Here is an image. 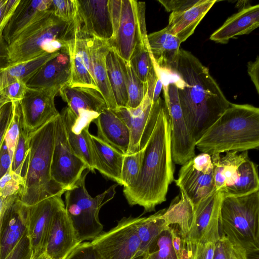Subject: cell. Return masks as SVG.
I'll list each match as a JSON object with an SVG mask.
<instances>
[{
    "label": "cell",
    "instance_id": "6da1fadb",
    "mask_svg": "<svg viewBox=\"0 0 259 259\" xmlns=\"http://www.w3.org/2000/svg\"><path fill=\"white\" fill-rule=\"evenodd\" d=\"M179 102L188 130L197 141L231 103L208 68L180 49L175 70Z\"/></svg>",
    "mask_w": 259,
    "mask_h": 259
},
{
    "label": "cell",
    "instance_id": "7a4b0ae2",
    "mask_svg": "<svg viewBox=\"0 0 259 259\" xmlns=\"http://www.w3.org/2000/svg\"><path fill=\"white\" fill-rule=\"evenodd\" d=\"M143 148L137 179L131 186L123 188V192L130 205L142 206L146 213L155 211L157 205L166 201L169 185L175 180L170 117L162 99L153 128Z\"/></svg>",
    "mask_w": 259,
    "mask_h": 259
},
{
    "label": "cell",
    "instance_id": "3957f363",
    "mask_svg": "<svg viewBox=\"0 0 259 259\" xmlns=\"http://www.w3.org/2000/svg\"><path fill=\"white\" fill-rule=\"evenodd\" d=\"M210 155L243 152L259 147V108L250 104L231 103L195 143Z\"/></svg>",
    "mask_w": 259,
    "mask_h": 259
},
{
    "label": "cell",
    "instance_id": "277c9868",
    "mask_svg": "<svg viewBox=\"0 0 259 259\" xmlns=\"http://www.w3.org/2000/svg\"><path fill=\"white\" fill-rule=\"evenodd\" d=\"M56 118L28 135V151L21 174L24 183L18 197L26 206L54 196H62L67 191L51 176Z\"/></svg>",
    "mask_w": 259,
    "mask_h": 259
},
{
    "label": "cell",
    "instance_id": "5b68a950",
    "mask_svg": "<svg viewBox=\"0 0 259 259\" xmlns=\"http://www.w3.org/2000/svg\"><path fill=\"white\" fill-rule=\"evenodd\" d=\"M220 235L246 253L259 251V190L239 196H223L219 215Z\"/></svg>",
    "mask_w": 259,
    "mask_h": 259
},
{
    "label": "cell",
    "instance_id": "8992f818",
    "mask_svg": "<svg viewBox=\"0 0 259 259\" xmlns=\"http://www.w3.org/2000/svg\"><path fill=\"white\" fill-rule=\"evenodd\" d=\"M77 17L70 22H64L51 12L26 27L9 45L8 57L10 65L28 61L45 54L41 47L55 39L67 42L79 37Z\"/></svg>",
    "mask_w": 259,
    "mask_h": 259
},
{
    "label": "cell",
    "instance_id": "52a82bcc",
    "mask_svg": "<svg viewBox=\"0 0 259 259\" xmlns=\"http://www.w3.org/2000/svg\"><path fill=\"white\" fill-rule=\"evenodd\" d=\"M89 171L85 170L73 186L65 192V209L80 243L92 240L103 232V226L99 218L100 210L113 198L118 185L114 184L93 197L85 185Z\"/></svg>",
    "mask_w": 259,
    "mask_h": 259
},
{
    "label": "cell",
    "instance_id": "ba28073f",
    "mask_svg": "<svg viewBox=\"0 0 259 259\" xmlns=\"http://www.w3.org/2000/svg\"><path fill=\"white\" fill-rule=\"evenodd\" d=\"M113 35L108 42L119 56L129 62L139 45L147 43L145 2L109 0Z\"/></svg>",
    "mask_w": 259,
    "mask_h": 259
},
{
    "label": "cell",
    "instance_id": "9c48e42d",
    "mask_svg": "<svg viewBox=\"0 0 259 259\" xmlns=\"http://www.w3.org/2000/svg\"><path fill=\"white\" fill-rule=\"evenodd\" d=\"M138 217H123L108 232H102L91 243L103 259H134L142 254Z\"/></svg>",
    "mask_w": 259,
    "mask_h": 259
},
{
    "label": "cell",
    "instance_id": "30bf717a",
    "mask_svg": "<svg viewBox=\"0 0 259 259\" xmlns=\"http://www.w3.org/2000/svg\"><path fill=\"white\" fill-rule=\"evenodd\" d=\"M89 169L87 163L73 151L68 141L66 130L60 114L56 118L55 134L51 176L56 183L70 189Z\"/></svg>",
    "mask_w": 259,
    "mask_h": 259
},
{
    "label": "cell",
    "instance_id": "8fae6325",
    "mask_svg": "<svg viewBox=\"0 0 259 259\" xmlns=\"http://www.w3.org/2000/svg\"><path fill=\"white\" fill-rule=\"evenodd\" d=\"M174 181L194 206L197 205L216 190L211 155L205 153L195 155L182 165Z\"/></svg>",
    "mask_w": 259,
    "mask_h": 259
},
{
    "label": "cell",
    "instance_id": "7c38bea8",
    "mask_svg": "<svg viewBox=\"0 0 259 259\" xmlns=\"http://www.w3.org/2000/svg\"><path fill=\"white\" fill-rule=\"evenodd\" d=\"M164 100L170 121L171 150L174 163L182 165L195 155V141L183 116L175 81L163 84Z\"/></svg>",
    "mask_w": 259,
    "mask_h": 259
},
{
    "label": "cell",
    "instance_id": "4fadbf2b",
    "mask_svg": "<svg viewBox=\"0 0 259 259\" xmlns=\"http://www.w3.org/2000/svg\"><path fill=\"white\" fill-rule=\"evenodd\" d=\"M161 98L152 103L147 93L136 108L117 107L112 110L126 124L130 134V142L126 154L141 150L146 144L153 128Z\"/></svg>",
    "mask_w": 259,
    "mask_h": 259
},
{
    "label": "cell",
    "instance_id": "5bb4252c",
    "mask_svg": "<svg viewBox=\"0 0 259 259\" xmlns=\"http://www.w3.org/2000/svg\"><path fill=\"white\" fill-rule=\"evenodd\" d=\"M60 90L28 87L20 103L23 124L28 135L59 114L54 99Z\"/></svg>",
    "mask_w": 259,
    "mask_h": 259
},
{
    "label": "cell",
    "instance_id": "9a60e30c",
    "mask_svg": "<svg viewBox=\"0 0 259 259\" xmlns=\"http://www.w3.org/2000/svg\"><path fill=\"white\" fill-rule=\"evenodd\" d=\"M27 206V232L32 257L44 254L53 217L65 204L56 195Z\"/></svg>",
    "mask_w": 259,
    "mask_h": 259
},
{
    "label": "cell",
    "instance_id": "2e32d148",
    "mask_svg": "<svg viewBox=\"0 0 259 259\" xmlns=\"http://www.w3.org/2000/svg\"><path fill=\"white\" fill-rule=\"evenodd\" d=\"M222 193L215 190L194 206V219L192 228L185 237L196 243H215L220 237V209Z\"/></svg>",
    "mask_w": 259,
    "mask_h": 259
},
{
    "label": "cell",
    "instance_id": "e0dca14e",
    "mask_svg": "<svg viewBox=\"0 0 259 259\" xmlns=\"http://www.w3.org/2000/svg\"><path fill=\"white\" fill-rule=\"evenodd\" d=\"M77 19L83 38L110 40L113 27L109 0H76Z\"/></svg>",
    "mask_w": 259,
    "mask_h": 259
},
{
    "label": "cell",
    "instance_id": "ac0fdd59",
    "mask_svg": "<svg viewBox=\"0 0 259 259\" xmlns=\"http://www.w3.org/2000/svg\"><path fill=\"white\" fill-rule=\"evenodd\" d=\"M79 243L65 206L62 207L53 217L44 255L46 259H65Z\"/></svg>",
    "mask_w": 259,
    "mask_h": 259
},
{
    "label": "cell",
    "instance_id": "d6986e66",
    "mask_svg": "<svg viewBox=\"0 0 259 259\" xmlns=\"http://www.w3.org/2000/svg\"><path fill=\"white\" fill-rule=\"evenodd\" d=\"M27 230V206L16 199L6 210L0 228V259L15 248Z\"/></svg>",
    "mask_w": 259,
    "mask_h": 259
},
{
    "label": "cell",
    "instance_id": "ffe728a7",
    "mask_svg": "<svg viewBox=\"0 0 259 259\" xmlns=\"http://www.w3.org/2000/svg\"><path fill=\"white\" fill-rule=\"evenodd\" d=\"M59 94L77 118L85 115L98 117L108 108L102 94L97 89L66 84L60 89Z\"/></svg>",
    "mask_w": 259,
    "mask_h": 259
},
{
    "label": "cell",
    "instance_id": "44dd1931",
    "mask_svg": "<svg viewBox=\"0 0 259 259\" xmlns=\"http://www.w3.org/2000/svg\"><path fill=\"white\" fill-rule=\"evenodd\" d=\"M71 67L69 51H62L41 66L27 81V87L34 89L58 88L69 84Z\"/></svg>",
    "mask_w": 259,
    "mask_h": 259
},
{
    "label": "cell",
    "instance_id": "7402d4cb",
    "mask_svg": "<svg viewBox=\"0 0 259 259\" xmlns=\"http://www.w3.org/2000/svg\"><path fill=\"white\" fill-rule=\"evenodd\" d=\"M60 114L66 130L69 143L74 152L95 172L90 145L89 126L93 120L88 117L77 118L67 107L62 109Z\"/></svg>",
    "mask_w": 259,
    "mask_h": 259
},
{
    "label": "cell",
    "instance_id": "603a6c76",
    "mask_svg": "<svg viewBox=\"0 0 259 259\" xmlns=\"http://www.w3.org/2000/svg\"><path fill=\"white\" fill-rule=\"evenodd\" d=\"M51 4L52 0H20L3 32L8 46L26 27L51 12Z\"/></svg>",
    "mask_w": 259,
    "mask_h": 259
},
{
    "label": "cell",
    "instance_id": "cb8c5ba5",
    "mask_svg": "<svg viewBox=\"0 0 259 259\" xmlns=\"http://www.w3.org/2000/svg\"><path fill=\"white\" fill-rule=\"evenodd\" d=\"M148 48L152 59L160 71L172 74L176 69L181 41L166 27L147 34Z\"/></svg>",
    "mask_w": 259,
    "mask_h": 259
},
{
    "label": "cell",
    "instance_id": "d4e9b609",
    "mask_svg": "<svg viewBox=\"0 0 259 259\" xmlns=\"http://www.w3.org/2000/svg\"><path fill=\"white\" fill-rule=\"evenodd\" d=\"M91 69L94 81L108 108L117 107L109 82L105 63L106 55L110 47L108 41L97 37L87 38Z\"/></svg>",
    "mask_w": 259,
    "mask_h": 259
},
{
    "label": "cell",
    "instance_id": "484cf974",
    "mask_svg": "<svg viewBox=\"0 0 259 259\" xmlns=\"http://www.w3.org/2000/svg\"><path fill=\"white\" fill-rule=\"evenodd\" d=\"M93 167L103 176L121 185L124 154L97 136L90 135Z\"/></svg>",
    "mask_w": 259,
    "mask_h": 259
},
{
    "label": "cell",
    "instance_id": "4316f807",
    "mask_svg": "<svg viewBox=\"0 0 259 259\" xmlns=\"http://www.w3.org/2000/svg\"><path fill=\"white\" fill-rule=\"evenodd\" d=\"M259 26V5L239 10L229 17L213 32L210 39L217 43L227 44L236 36L248 34Z\"/></svg>",
    "mask_w": 259,
    "mask_h": 259
},
{
    "label": "cell",
    "instance_id": "83f0119b",
    "mask_svg": "<svg viewBox=\"0 0 259 259\" xmlns=\"http://www.w3.org/2000/svg\"><path fill=\"white\" fill-rule=\"evenodd\" d=\"M93 122L97 127L98 137L126 154L130 142V134L125 123L114 112L106 108Z\"/></svg>",
    "mask_w": 259,
    "mask_h": 259
},
{
    "label": "cell",
    "instance_id": "f1b7e54d",
    "mask_svg": "<svg viewBox=\"0 0 259 259\" xmlns=\"http://www.w3.org/2000/svg\"><path fill=\"white\" fill-rule=\"evenodd\" d=\"M217 2L200 0L187 11L171 13L166 27L167 30L178 38L181 43L185 41L194 33L196 27Z\"/></svg>",
    "mask_w": 259,
    "mask_h": 259
},
{
    "label": "cell",
    "instance_id": "f546056e",
    "mask_svg": "<svg viewBox=\"0 0 259 259\" xmlns=\"http://www.w3.org/2000/svg\"><path fill=\"white\" fill-rule=\"evenodd\" d=\"M216 191L222 192L234 184L238 177L239 167L248 159V151L241 152L229 151L224 155H211Z\"/></svg>",
    "mask_w": 259,
    "mask_h": 259
},
{
    "label": "cell",
    "instance_id": "4dcf8cb0",
    "mask_svg": "<svg viewBox=\"0 0 259 259\" xmlns=\"http://www.w3.org/2000/svg\"><path fill=\"white\" fill-rule=\"evenodd\" d=\"M69 55L71 67V79L69 85L98 90L91 72L87 38L76 37L69 46Z\"/></svg>",
    "mask_w": 259,
    "mask_h": 259
},
{
    "label": "cell",
    "instance_id": "1f68e13d",
    "mask_svg": "<svg viewBox=\"0 0 259 259\" xmlns=\"http://www.w3.org/2000/svg\"><path fill=\"white\" fill-rule=\"evenodd\" d=\"M126 62L110 47L105 57L109 82L117 107L126 106L128 102Z\"/></svg>",
    "mask_w": 259,
    "mask_h": 259
},
{
    "label": "cell",
    "instance_id": "d6a6232c",
    "mask_svg": "<svg viewBox=\"0 0 259 259\" xmlns=\"http://www.w3.org/2000/svg\"><path fill=\"white\" fill-rule=\"evenodd\" d=\"M194 205L183 192L179 194L166 208L163 218L168 226L176 225L185 237L190 232L194 219Z\"/></svg>",
    "mask_w": 259,
    "mask_h": 259
},
{
    "label": "cell",
    "instance_id": "836d02e7",
    "mask_svg": "<svg viewBox=\"0 0 259 259\" xmlns=\"http://www.w3.org/2000/svg\"><path fill=\"white\" fill-rule=\"evenodd\" d=\"M60 52L45 54L31 60L16 65H10L7 68L0 69V91L17 81H22L26 83L41 66Z\"/></svg>",
    "mask_w": 259,
    "mask_h": 259
},
{
    "label": "cell",
    "instance_id": "e575fe53",
    "mask_svg": "<svg viewBox=\"0 0 259 259\" xmlns=\"http://www.w3.org/2000/svg\"><path fill=\"white\" fill-rule=\"evenodd\" d=\"M259 190L257 165L249 158L239 167L237 179L234 184L225 188L223 196H239Z\"/></svg>",
    "mask_w": 259,
    "mask_h": 259
},
{
    "label": "cell",
    "instance_id": "d590c367",
    "mask_svg": "<svg viewBox=\"0 0 259 259\" xmlns=\"http://www.w3.org/2000/svg\"><path fill=\"white\" fill-rule=\"evenodd\" d=\"M166 208L147 217H138L137 228L141 242L140 251L148 252L149 247L158 235L169 226L163 218Z\"/></svg>",
    "mask_w": 259,
    "mask_h": 259
},
{
    "label": "cell",
    "instance_id": "8d00e7d4",
    "mask_svg": "<svg viewBox=\"0 0 259 259\" xmlns=\"http://www.w3.org/2000/svg\"><path fill=\"white\" fill-rule=\"evenodd\" d=\"M128 62L138 77L143 82H146L154 68V62L148 42L137 46Z\"/></svg>",
    "mask_w": 259,
    "mask_h": 259
},
{
    "label": "cell",
    "instance_id": "74e56055",
    "mask_svg": "<svg viewBox=\"0 0 259 259\" xmlns=\"http://www.w3.org/2000/svg\"><path fill=\"white\" fill-rule=\"evenodd\" d=\"M126 68L128 98L126 107L135 108L140 105L146 94L147 83L143 82L138 77L128 62H126Z\"/></svg>",
    "mask_w": 259,
    "mask_h": 259
},
{
    "label": "cell",
    "instance_id": "f35d334b",
    "mask_svg": "<svg viewBox=\"0 0 259 259\" xmlns=\"http://www.w3.org/2000/svg\"><path fill=\"white\" fill-rule=\"evenodd\" d=\"M147 253L150 259H177L172 246L169 226L156 238L149 247Z\"/></svg>",
    "mask_w": 259,
    "mask_h": 259
},
{
    "label": "cell",
    "instance_id": "ab89813d",
    "mask_svg": "<svg viewBox=\"0 0 259 259\" xmlns=\"http://www.w3.org/2000/svg\"><path fill=\"white\" fill-rule=\"evenodd\" d=\"M144 148L138 152L123 155L121 172V185L123 188L131 186L136 181L140 169Z\"/></svg>",
    "mask_w": 259,
    "mask_h": 259
},
{
    "label": "cell",
    "instance_id": "60d3db41",
    "mask_svg": "<svg viewBox=\"0 0 259 259\" xmlns=\"http://www.w3.org/2000/svg\"><path fill=\"white\" fill-rule=\"evenodd\" d=\"M27 134L23 124L22 115L19 125L18 140L12 159L11 168L17 174L21 175L23 165L28 151Z\"/></svg>",
    "mask_w": 259,
    "mask_h": 259
},
{
    "label": "cell",
    "instance_id": "b9f144b4",
    "mask_svg": "<svg viewBox=\"0 0 259 259\" xmlns=\"http://www.w3.org/2000/svg\"><path fill=\"white\" fill-rule=\"evenodd\" d=\"M12 103L13 106V116L5 136V141L11 159H12L18 140L19 125L22 117L20 101H13Z\"/></svg>",
    "mask_w": 259,
    "mask_h": 259
},
{
    "label": "cell",
    "instance_id": "7bdbcfd3",
    "mask_svg": "<svg viewBox=\"0 0 259 259\" xmlns=\"http://www.w3.org/2000/svg\"><path fill=\"white\" fill-rule=\"evenodd\" d=\"M23 183L22 176L16 174L10 168L8 172L0 179V196L7 198L19 196Z\"/></svg>",
    "mask_w": 259,
    "mask_h": 259
},
{
    "label": "cell",
    "instance_id": "ee69618b",
    "mask_svg": "<svg viewBox=\"0 0 259 259\" xmlns=\"http://www.w3.org/2000/svg\"><path fill=\"white\" fill-rule=\"evenodd\" d=\"M51 9L56 17L64 22H72L77 17L76 0H52Z\"/></svg>",
    "mask_w": 259,
    "mask_h": 259
},
{
    "label": "cell",
    "instance_id": "f6af8a7d",
    "mask_svg": "<svg viewBox=\"0 0 259 259\" xmlns=\"http://www.w3.org/2000/svg\"><path fill=\"white\" fill-rule=\"evenodd\" d=\"M146 83L147 94L152 103H154L160 98V94L163 89L164 84L162 74L154 62V68L150 74Z\"/></svg>",
    "mask_w": 259,
    "mask_h": 259
},
{
    "label": "cell",
    "instance_id": "bcb514c9",
    "mask_svg": "<svg viewBox=\"0 0 259 259\" xmlns=\"http://www.w3.org/2000/svg\"><path fill=\"white\" fill-rule=\"evenodd\" d=\"M27 88L26 83L22 81L12 83L0 91V102L6 104L21 101Z\"/></svg>",
    "mask_w": 259,
    "mask_h": 259
},
{
    "label": "cell",
    "instance_id": "7dc6e473",
    "mask_svg": "<svg viewBox=\"0 0 259 259\" xmlns=\"http://www.w3.org/2000/svg\"><path fill=\"white\" fill-rule=\"evenodd\" d=\"M65 259H103L91 242L79 243Z\"/></svg>",
    "mask_w": 259,
    "mask_h": 259
},
{
    "label": "cell",
    "instance_id": "c3c4849f",
    "mask_svg": "<svg viewBox=\"0 0 259 259\" xmlns=\"http://www.w3.org/2000/svg\"><path fill=\"white\" fill-rule=\"evenodd\" d=\"M31 248L27 230L15 248L5 259H32Z\"/></svg>",
    "mask_w": 259,
    "mask_h": 259
},
{
    "label": "cell",
    "instance_id": "681fc988",
    "mask_svg": "<svg viewBox=\"0 0 259 259\" xmlns=\"http://www.w3.org/2000/svg\"><path fill=\"white\" fill-rule=\"evenodd\" d=\"M200 0H158L167 12H181L187 11L200 2Z\"/></svg>",
    "mask_w": 259,
    "mask_h": 259
},
{
    "label": "cell",
    "instance_id": "f907efd6",
    "mask_svg": "<svg viewBox=\"0 0 259 259\" xmlns=\"http://www.w3.org/2000/svg\"><path fill=\"white\" fill-rule=\"evenodd\" d=\"M232 243L224 235H220L215 243L212 259H230Z\"/></svg>",
    "mask_w": 259,
    "mask_h": 259
},
{
    "label": "cell",
    "instance_id": "816d5d0a",
    "mask_svg": "<svg viewBox=\"0 0 259 259\" xmlns=\"http://www.w3.org/2000/svg\"><path fill=\"white\" fill-rule=\"evenodd\" d=\"M12 159L5 141L0 146V179L10 170Z\"/></svg>",
    "mask_w": 259,
    "mask_h": 259
},
{
    "label": "cell",
    "instance_id": "f5cc1de1",
    "mask_svg": "<svg viewBox=\"0 0 259 259\" xmlns=\"http://www.w3.org/2000/svg\"><path fill=\"white\" fill-rule=\"evenodd\" d=\"M20 0H7L3 17L0 23V35H3L4 29L14 14Z\"/></svg>",
    "mask_w": 259,
    "mask_h": 259
},
{
    "label": "cell",
    "instance_id": "db71d44e",
    "mask_svg": "<svg viewBox=\"0 0 259 259\" xmlns=\"http://www.w3.org/2000/svg\"><path fill=\"white\" fill-rule=\"evenodd\" d=\"M172 235V243L177 258L181 259V251L183 247L184 237L181 233L178 226L176 225L169 226Z\"/></svg>",
    "mask_w": 259,
    "mask_h": 259
},
{
    "label": "cell",
    "instance_id": "11a10c76",
    "mask_svg": "<svg viewBox=\"0 0 259 259\" xmlns=\"http://www.w3.org/2000/svg\"><path fill=\"white\" fill-rule=\"evenodd\" d=\"M215 243L212 242L197 243L194 259H212Z\"/></svg>",
    "mask_w": 259,
    "mask_h": 259
},
{
    "label": "cell",
    "instance_id": "9f6ffc18",
    "mask_svg": "<svg viewBox=\"0 0 259 259\" xmlns=\"http://www.w3.org/2000/svg\"><path fill=\"white\" fill-rule=\"evenodd\" d=\"M247 72L254 84L257 93L259 94V57L257 56L254 61H249L247 65Z\"/></svg>",
    "mask_w": 259,
    "mask_h": 259
},
{
    "label": "cell",
    "instance_id": "6f0895ef",
    "mask_svg": "<svg viewBox=\"0 0 259 259\" xmlns=\"http://www.w3.org/2000/svg\"><path fill=\"white\" fill-rule=\"evenodd\" d=\"M10 65L8 52V45L3 35H0V68H5Z\"/></svg>",
    "mask_w": 259,
    "mask_h": 259
},
{
    "label": "cell",
    "instance_id": "680465c9",
    "mask_svg": "<svg viewBox=\"0 0 259 259\" xmlns=\"http://www.w3.org/2000/svg\"><path fill=\"white\" fill-rule=\"evenodd\" d=\"M18 197V195L12 196L7 198L0 196V228L3 217L6 210Z\"/></svg>",
    "mask_w": 259,
    "mask_h": 259
},
{
    "label": "cell",
    "instance_id": "91938a15",
    "mask_svg": "<svg viewBox=\"0 0 259 259\" xmlns=\"http://www.w3.org/2000/svg\"><path fill=\"white\" fill-rule=\"evenodd\" d=\"M230 259H247L245 249L239 245L232 244Z\"/></svg>",
    "mask_w": 259,
    "mask_h": 259
},
{
    "label": "cell",
    "instance_id": "94428289",
    "mask_svg": "<svg viewBox=\"0 0 259 259\" xmlns=\"http://www.w3.org/2000/svg\"><path fill=\"white\" fill-rule=\"evenodd\" d=\"M249 2L248 1H238L236 4V7L239 9V10L247 8L251 5L249 4H248Z\"/></svg>",
    "mask_w": 259,
    "mask_h": 259
},
{
    "label": "cell",
    "instance_id": "6125c7cd",
    "mask_svg": "<svg viewBox=\"0 0 259 259\" xmlns=\"http://www.w3.org/2000/svg\"><path fill=\"white\" fill-rule=\"evenodd\" d=\"M247 259H259V251L246 253Z\"/></svg>",
    "mask_w": 259,
    "mask_h": 259
},
{
    "label": "cell",
    "instance_id": "be15d7a7",
    "mask_svg": "<svg viewBox=\"0 0 259 259\" xmlns=\"http://www.w3.org/2000/svg\"><path fill=\"white\" fill-rule=\"evenodd\" d=\"M6 2L7 0H0V23L2 19L3 12Z\"/></svg>",
    "mask_w": 259,
    "mask_h": 259
},
{
    "label": "cell",
    "instance_id": "e7e4bbea",
    "mask_svg": "<svg viewBox=\"0 0 259 259\" xmlns=\"http://www.w3.org/2000/svg\"><path fill=\"white\" fill-rule=\"evenodd\" d=\"M134 259H150V257L149 254L145 252L137 256Z\"/></svg>",
    "mask_w": 259,
    "mask_h": 259
},
{
    "label": "cell",
    "instance_id": "03108f58",
    "mask_svg": "<svg viewBox=\"0 0 259 259\" xmlns=\"http://www.w3.org/2000/svg\"><path fill=\"white\" fill-rule=\"evenodd\" d=\"M32 259H46V258L45 257L44 255L42 254V255L38 256L33 257L32 258Z\"/></svg>",
    "mask_w": 259,
    "mask_h": 259
},
{
    "label": "cell",
    "instance_id": "003e7915",
    "mask_svg": "<svg viewBox=\"0 0 259 259\" xmlns=\"http://www.w3.org/2000/svg\"><path fill=\"white\" fill-rule=\"evenodd\" d=\"M5 104H4V103L0 102V115H1V113L2 108L3 106V105Z\"/></svg>",
    "mask_w": 259,
    "mask_h": 259
}]
</instances>
